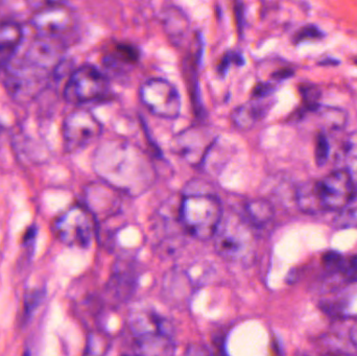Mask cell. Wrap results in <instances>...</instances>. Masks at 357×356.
I'll use <instances>...</instances> for the list:
<instances>
[{
  "mask_svg": "<svg viewBox=\"0 0 357 356\" xmlns=\"http://www.w3.org/2000/svg\"><path fill=\"white\" fill-rule=\"evenodd\" d=\"M44 296H45L44 290H35L24 297V304H23V307H24L25 317H31V314L41 304Z\"/></svg>",
  "mask_w": 357,
  "mask_h": 356,
  "instance_id": "cell-24",
  "label": "cell"
},
{
  "mask_svg": "<svg viewBox=\"0 0 357 356\" xmlns=\"http://www.w3.org/2000/svg\"><path fill=\"white\" fill-rule=\"evenodd\" d=\"M135 288V276L129 269L119 268L114 272L110 282H109L108 292L110 296L114 297L116 300H126L131 296Z\"/></svg>",
  "mask_w": 357,
  "mask_h": 356,
  "instance_id": "cell-20",
  "label": "cell"
},
{
  "mask_svg": "<svg viewBox=\"0 0 357 356\" xmlns=\"http://www.w3.org/2000/svg\"><path fill=\"white\" fill-rule=\"evenodd\" d=\"M316 188L323 212L343 210L356 196V179L347 169H337L316 181Z\"/></svg>",
  "mask_w": 357,
  "mask_h": 356,
  "instance_id": "cell-6",
  "label": "cell"
},
{
  "mask_svg": "<svg viewBox=\"0 0 357 356\" xmlns=\"http://www.w3.org/2000/svg\"><path fill=\"white\" fill-rule=\"evenodd\" d=\"M22 356H31V353H29V351H25V353H23Z\"/></svg>",
  "mask_w": 357,
  "mask_h": 356,
  "instance_id": "cell-34",
  "label": "cell"
},
{
  "mask_svg": "<svg viewBox=\"0 0 357 356\" xmlns=\"http://www.w3.org/2000/svg\"><path fill=\"white\" fill-rule=\"evenodd\" d=\"M252 227L243 217H227L215 236V250L220 256L233 263H245L254 253Z\"/></svg>",
  "mask_w": 357,
  "mask_h": 356,
  "instance_id": "cell-3",
  "label": "cell"
},
{
  "mask_svg": "<svg viewBox=\"0 0 357 356\" xmlns=\"http://www.w3.org/2000/svg\"><path fill=\"white\" fill-rule=\"evenodd\" d=\"M232 61H235L236 63H241L243 64V56L239 54H234V52H230V54H227V56H225L224 60H222V64L218 66L220 68V72H226L227 68L231 65V62Z\"/></svg>",
  "mask_w": 357,
  "mask_h": 356,
  "instance_id": "cell-31",
  "label": "cell"
},
{
  "mask_svg": "<svg viewBox=\"0 0 357 356\" xmlns=\"http://www.w3.org/2000/svg\"><path fill=\"white\" fill-rule=\"evenodd\" d=\"M266 98H254V100L241 105L232 115L235 125L241 130H249L266 115L270 108Z\"/></svg>",
  "mask_w": 357,
  "mask_h": 356,
  "instance_id": "cell-16",
  "label": "cell"
},
{
  "mask_svg": "<svg viewBox=\"0 0 357 356\" xmlns=\"http://www.w3.org/2000/svg\"><path fill=\"white\" fill-rule=\"evenodd\" d=\"M63 54L64 45L59 38L38 36L27 48L23 60L50 75L60 66Z\"/></svg>",
  "mask_w": 357,
  "mask_h": 356,
  "instance_id": "cell-11",
  "label": "cell"
},
{
  "mask_svg": "<svg viewBox=\"0 0 357 356\" xmlns=\"http://www.w3.org/2000/svg\"><path fill=\"white\" fill-rule=\"evenodd\" d=\"M93 167L104 183L130 196L148 192L156 180L152 161L139 146L131 142H105L96 150Z\"/></svg>",
  "mask_w": 357,
  "mask_h": 356,
  "instance_id": "cell-1",
  "label": "cell"
},
{
  "mask_svg": "<svg viewBox=\"0 0 357 356\" xmlns=\"http://www.w3.org/2000/svg\"><path fill=\"white\" fill-rule=\"evenodd\" d=\"M346 150H347L348 167H349L346 169L354 178V173H357V140L349 141Z\"/></svg>",
  "mask_w": 357,
  "mask_h": 356,
  "instance_id": "cell-28",
  "label": "cell"
},
{
  "mask_svg": "<svg viewBox=\"0 0 357 356\" xmlns=\"http://www.w3.org/2000/svg\"><path fill=\"white\" fill-rule=\"evenodd\" d=\"M62 132L65 150L73 153L96 141L102 135V125L91 111L75 109L64 119Z\"/></svg>",
  "mask_w": 357,
  "mask_h": 356,
  "instance_id": "cell-7",
  "label": "cell"
},
{
  "mask_svg": "<svg viewBox=\"0 0 357 356\" xmlns=\"http://www.w3.org/2000/svg\"><path fill=\"white\" fill-rule=\"evenodd\" d=\"M140 98L144 106L156 116L175 119L181 113L180 93L177 88L167 79L155 77L142 84Z\"/></svg>",
  "mask_w": 357,
  "mask_h": 356,
  "instance_id": "cell-8",
  "label": "cell"
},
{
  "mask_svg": "<svg viewBox=\"0 0 357 356\" xmlns=\"http://www.w3.org/2000/svg\"><path fill=\"white\" fill-rule=\"evenodd\" d=\"M23 39V29L16 21L0 22V68L10 66Z\"/></svg>",
  "mask_w": 357,
  "mask_h": 356,
  "instance_id": "cell-15",
  "label": "cell"
},
{
  "mask_svg": "<svg viewBox=\"0 0 357 356\" xmlns=\"http://www.w3.org/2000/svg\"><path fill=\"white\" fill-rule=\"evenodd\" d=\"M293 73L294 72L291 69H281V70L277 71L276 73H274V75H273V77L281 81V79H287V77H291V75H293Z\"/></svg>",
  "mask_w": 357,
  "mask_h": 356,
  "instance_id": "cell-32",
  "label": "cell"
},
{
  "mask_svg": "<svg viewBox=\"0 0 357 356\" xmlns=\"http://www.w3.org/2000/svg\"><path fill=\"white\" fill-rule=\"evenodd\" d=\"M185 356H216L208 347L199 344H191L187 347Z\"/></svg>",
  "mask_w": 357,
  "mask_h": 356,
  "instance_id": "cell-30",
  "label": "cell"
},
{
  "mask_svg": "<svg viewBox=\"0 0 357 356\" xmlns=\"http://www.w3.org/2000/svg\"><path fill=\"white\" fill-rule=\"evenodd\" d=\"M130 327L136 336L154 332H165L171 334L167 330V321L159 317L157 314L149 311H138L132 314L129 319Z\"/></svg>",
  "mask_w": 357,
  "mask_h": 356,
  "instance_id": "cell-17",
  "label": "cell"
},
{
  "mask_svg": "<svg viewBox=\"0 0 357 356\" xmlns=\"http://www.w3.org/2000/svg\"><path fill=\"white\" fill-rule=\"evenodd\" d=\"M108 90L106 75L92 65H83L69 77L64 88V98L70 104H87L104 98Z\"/></svg>",
  "mask_w": 357,
  "mask_h": 356,
  "instance_id": "cell-5",
  "label": "cell"
},
{
  "mask_svg": "<svg viewBox=\"0 0 357 356\" xmlns=\"http://www.w3.org/2000/svg\"><path fill=\"white\" fill-rule=\"evenodd\" d=\"M274 208L266 200H253L245 207V221L251 227L261 228L268 225L274 217Z\"/></svg>",
  "mask_w": 357,
  "mask_h": 356,
  "instance_id": "cell-21",
  "label": "cell"
},
{
  "mask_svg": "<svg viewBox=\"0 0 357 356\" xmlns=\"http://www.w3.org/2000/svg\"><path fill=\"white\" fill-rule=\"evenodd\" d=\"M329 154H331V144L327 139L325 133H320L316 140V150H314V157H316V163L319 167H322L326 164L328 160Z\"/></svg>",
  "mask_w": 357,
  "mask_h": 356,
  "instance_id": "cell-23",
  "label": "cell"
},
{
  "mask_svg": "<svg viewBox=\"0 0 357 356\" xmlns=\"http://www.w3.org/2000/svg\"><path fill=\"white\" fill-rule=\"evenodd\" d=\"M6 87L10 95L17 100L26 102L33 100L45 87L50 75L29 63L21 60L18 63H10Z\"/></svg>",
  "mask_w": 357,
  "mask_h": 356,
  "instance_id": "cell-9",
  "label": "cell"
},
{
  "mask_svg": "<svg viewBox=\"0 0 357 356\" xmlns=\"http://www.w3.org/2000/svg\"><path fill=\"white\" fill-rule=\"evenodd\" d=\"M335 225L339 228H357V206L341 210L335 219Z\"/></svg>",
  "mask_w": 357,
  "mask_h": 356,
  "instance_id": "cell-25",
  "label": "cell"
},
{
  "mask_svg": "<svg viewBox=\"0 0 357 356\" xmlns=\"http://www.w3.org/2000/svg\"><path fill=\"white\" fill-rule=\"evenodd\" d=\"M75 13L69 6L58 2H50L37 8L31 17V26L38 35L59 38L73 29Z\"/></svg>",
  "mask_w": 357,
  "mask_h": 356,
  "instance_id": "cell-10",
  "label": "cell"
},
{
  "mask_svg": "<svg viewBox=\"0 0 357 356\" xmlns=\"http://www.w3.org/2000/svg\"><path fill=\"white\" fill-rule=\"evenodd\" d=\"M296 201L300 210L304 213L317 215L323 212L317 194L316 181H308L302 184L296 192Z\"/></svg>",
  "mask_w": 357,
  "mask_h": 356,
  "instance_id": "cell-22",
  "label": "cell"
},
{
  "mask_svg": "<svg viewBox=\"0 0 357 356\" xmlns=\"http://www.w3.org/2000/svg\"><path fill=\"white\" fill-rule=\"evenodd\" d=\"M54 228L56 238L63 244L88 248L96 236V217L87 207L75 205L56 219Z\"/></svg>",
  "mask_w": 357,
  "mask_h": 356,
  "instance_id": "cell-4",
  "label": "cell"
},
{
  "mask_svg": "<svg viewBox=\"0 0 357 356\" xmlns=\"http://www.w3.org/2000/svg\"><path fill=\"white\" fill-rule=\"evenodd\" d=\"M306 112L312 113L317 117L319 125L325 131H337L341 130L347 121V113L339 108L333 107L318 106L312 109H306Z\"/></svg>",
  "mask_w": 357,
  "mask_h": 356,
  "instance_id": "cell-19",
  "label": "cell"
},
{
  "mask_svg": "<svg viewBox=\"0 0 357 356\" xmlns=\"http://www.w3.org/2000/svg\"><path fill=\"white\" fill-rule=\"evenodd\" d=\"M343 255L337 251H328L322 256V263L329 271H341L343 267Z\"/></svg>",
  "mask_w": 357,
  "mask_h": 356,
  "instance_id": "cell-26",
  "label": "cell"
},
{
  "mask_svg": "<svg viewBox=\"0 0 357 356\" xmlns=\"http://www.w3.org/2000/svg\"><path fill=\"white\" fill-rule=\"evenodd\" d=\"M135 356H174L175 344L165 332L144 334L135 338Z\"/></svg>",
  "mask_w": 357,
  "mask_h": 356,
  "instance_id": "cell-14",
  "label": "cell"
},
{
  "mask_svg": "<svg viewBox=\"0 0 357 356\" xmlns=\"http://www.w3.org/2000/svg\"><path fill=\"white\" fill-rule=\"evenodd\" d=\"M178 217L193 238L208 240L215 236L222 224V204L213 194H189L181 202Z\"/></svg>",
  "mask_w": 357,
  "mask_h": 356,
  "instance_id": "cell-2",
  "label": "cell"
},
{
  "mask_svg": "<svg viewBox=\"0 0 357 356\" xmlns=\"http://www.w3.org/2000/svg\"><path fill=\"white\" fill-rule=\"evenodd\" d=\"M213 144L210 133L197 127L183 132L175 142L178 154L193 164L204 162Z\"/></svg>",
  "mask_w": 357,
  "mask_h": 356,
  "instance_id": "cell-12",
  "label": "cell"
},
{
  "mask_svg": "<svg viewBox=\"0 0 357 356\" xmlns=\"http://www.w3.org/2000/svg\"><path fill=\"white\" fill-rule=\"evenodd\" d=\"M341 272L349 279L357 278V255H354L351 258L344 261Z\"/></svg>",
  "mask_w": 357,
  "mask_h": 356,
  "instance_id": "cell-29",
  "label": "cell"
},
{
  "mask_svg": "<svg viewBox=\"0 0 357 356\" xmlns=\"http://www.w3.org/2000/svg\"><path fill=\"white\" fill-rule=\"evenodd\" d=\"M356 63H357V61H356Z\"/></svg>",
  "mask_w": 357,
  "mask_h": 356,
  "instance_id": "cell-35",
  "label": "cell"
},
{
  "mask_svg": "<svg viewBox=\"0 0 357 356\" xmlns=\"http://www.w3.org/2000/svg\"><path fill=\"white\" fill-rule=\"evenodd\" d=\"M321 37H323V33L318 27L314 26V25H307L298 31L295 41L302 42L305 40L319 39Z\"/></svg>",
  "mask_w": 357,
  "mask_h": 356,
  "instance_id": "cell-27",
  "label": "cell"
},
{
  "mask_svg": "<svg viewBox=\"0 0 357 356\" xmlns=\"http://www.w3.org/2000/svg\"><path fill=\"white\" fill-rule=\"evenodd\" d=\"M119 192L104 182L91 184L85 192L86 207L94 217L113 215L119 208Z\"/></svg>",
  "mask_w": 357,
  "mask_h": 356,
  "instance_id": "cell-13",
  "label": "cell"
},
{
  "mask_svg": "<svg viewBox=\"0 0 357 356\" xmlns=\"http://www.w3.org/2000/svg\"><path fill=\"white\" fill-rule=\"evenodd\" d=\"M138 59H139V52L137 48L130 44L119 43L105 56L102 62L106 65L107 68L121 71L134 66L138 62Z\"/></svg>",
  "mask_w": 357,
  "mask_h": 356,
  "instance_id": "cell-18",
  "label": "cell"
},
{
  "mask_svg": "<svg viewBox=\"0 0 357 356\" xmlns=\"http://www.w3.org/2000/svg\"><path fill=\"white\" fill-rule=\"evenodd\" d=\"M350 340H351L352 344L357 349V323L352 326L351 330H350Z\"/></svg>",
  "mask_w": 357,
  "mask_h": 356,
  "instance_id": "cell-33",
  "label": "cell"
}]
</instances>
